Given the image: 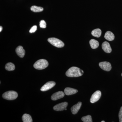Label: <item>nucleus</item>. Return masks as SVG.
Returning a JSON list of instances; mask_svg holds the SVG:
<instances>
[{"label":"nucleus","instance_id":"obj_1","mask_svg":"<svg viewBox=\"0 0 122 122\" xmlns=\"http://www.w3.org/2000/svg\"><path fill=\"white\" fill-rule=\"evenodd\" d=\"M83 71L78 67L73 66L68 70L66 72V75L70 77H80L83 74Z\"/></svg>","mask_w":122,"mask_h":122},{"label":"nucleus","instance_id":"obj_27","mask_svg":"<svg viewBox=\"0 0 122 122\" xmlns=\"http://www.w3.org/2000/svg\"></svg>","mask_w":122,"mask_h":122},{"label":"nucleus","instance_id":"obj_12","mask_svg":"<svg viewBox=\"0 0 122 122\" xmlns=\"http://www.w3.org/2000/svg\"><path fill=\"white\" fill-rule=\"evenodd\" d=\"M17 54L20 58H23L25 54V51L21 46H18L16 49Z\"/></svg>","mask_w":122,"mask_h":122},{"label":"nucleus","instance_id":"obj_21","mask_svg":"<svg viewBox=\"0 0 122 122\" xmlns=\"http://www.w3.org/2000/svg\"><path fill=\"white\" fill-rule=\"evenodd\" d=\"M39 25L41 28H45L46 27V23L45 20H42L40 21Z\"/></svg>","mask_w":122,"mask_h":122},{"label":"nucleus","instance_id":"obj_13","mask_svg":"<svg viewBox=\"0 0 122 122\" xmlns=\"http://www.w3.org/2000/svg\"><path fill=\"white\" fill-rule=\"evenodd\" d=\"M77 90L70 88L66 87L64 90V93L67 95H70L76 93L78 92Z\"/></svg>","mask_w":122,"mask_h":122},{"label":"nucleus","instance_id":"obj_19","mask_svg":"<svg viewBox=\"0 0 122 122\" xmlns=\"http://www.w3.org/2000/svg\"><path fill=\"white\" fill-rule=\"evenodd\" d=\"M30 10L34 12H39L43 11L44 8L42 7L33 5L30 8Z\"/></svg>","mask_w":122,"mask_h":122},{"label":"nucleus","instance_id":"obj_26","mask_svg":"<svg viewBox=\"0 0 122 122\" xmlns=\"http://www.w3.org/2000/svg\"><path fill=\"white\" fill-rule=\"evenodd\" d=\"M67 110V109H66H66H65V110Z\"/></svg>","mask_w":122,"mask_h":122},{"label":"nucleus","instance_id":"obj_2","mask_svg":"<svg viewBox=\"0 0 122 122\" xmlns=\"http://www.w3.org/2000/svg\"><path fill=\"white\" fill-rule=\"evenodd\" d=\"M49 65L48 61L46 59H39L36 62L34 65V67L36 69L41 70L47 68Z\"/></svg>","mask_w":122,"mask_h":122},{"label":"nucleus","instance_id":"obj_16","mask_svg":"<svg viewBox=\"0 0 122 122\" xmlns=\"http://www.w3.org/2000/svg\"><path fill=\"white\" fill-rule=\"evenodd\" d=\"M92 35L96 37H99L102 34V30L99 29H96L92 30Z\"/></svg>","mask_w":122,"mask_h":122},{"label":"nucleus","instance_id":"obj_9","mask_svg":"<svg viewBox=\"0 0 122 122\" xmlns=\"http://www.w3.org/2000/svg\"><path fill=\"white\" fill-rule=\"evenodd\" d=\"M65 96L64 92L62 91H59L53 94L51 96V99L53 100H56L63 97Z\"/></svg>","mask_w":122,"mask_h":122},{"label":"nucleus","instance_id":"obj_22","mask_svg":"<svg viewBox=\"0 0 122 122\" xmlns=\"http://www.w3.org/2000/svg\"><path fill=\"white\" fill-rule=\"evenodd\" d=\"M37 29V26L36 25H34L30 29L29 31L30 33H32L35 32Z\"/></svg>","mask_w":122,"mask_h":122},{"label":"nucleus","instance_id":"obj_7","mask_svg":"<svg viewBox=\"0 0 122 122\" xmlns=\"http://www.w3.org/2000/svg\"><path fill=\"white\" fill-rule=\"evenodd\" d=\"M101 94V92L100 91H97L95 92L92 95L90 100V102L91 103H94L97 102L100 98Z\"/></svg>","mask_w":122,"mask_h":122},{"label":"nucleus","instance_id":"obj_20","mask_svg":"<svg viewBox=\"0 0 122 122\" xmlns=\"http://www.w3.org/2000/svg\"><path fill=\"white\" fill-rule=\"evenodd\" d=\"M81 120L84 122H92V118L91 116L88 115L84 116L81 118Z\"/></svg>","mask_w":122,"mask_h":122},{"label":"nucleus","instance_id":"obj_5","mask_svg":"<svg viewBox=\"0 0 122 122\" xmlns=\"http://www.w3.org/2000/svg\"><path fill=\"white\" fill-rule=\"evenodd\" d=\"M99 65L100 68L105 71H110L112 69L111 64L108 62H100Z\"/></svg>","mask_w":122,"mask_h":122},{"label":"nucleus","instance_id":"obj_3","mask_svg":"<svg viewBox=\"0 0 122 122\" xmlns=\"http://www.w3.org/2000/svg\"><path fill=\"white\" fill-rule=\"evenodd\" d=\"M18 94L16 92L10 91L5 92L2 95V97L6 100H15L17 97Z\"/></svg>","mask_w":122,"mask_h":122},{"label":"nucleus","instance_id":"obj_24","mask_svg":"<svg viewBox=\"0 0 122 122\" xmlns=\"http://www.w3.org/2000/svg\"><path fill=\"white\" fill-rule=\"evenodd\" d=\"M2 30V27L1 26H0V32H1Z\"/></svg>","mask_w":122,"mask_h":122},{"label":"nucleus","instance_id":"obj_18","mask_svg":"<svg viewBox=\"0 0 122 122\" xmlns=\"http://www.w3.org/2000/svg\"><path fill=\"white\" fill-rule=\"evenodd\" d=\"M5 69L8 71H12L15 69V66L13 63L9 62L5 65Z\"/></svg>","mask_w":122,"mask_h":122},{"label":"nucleus","instance_id":"obj_25","mask_svg":"<svg viewBox=\"0 0 122 122\" xmlns=\"http://www.w3.org/2000/svg\"><path fill=\"white\" fill-rule=\"evenodd\" d=\"M105 122V121H102V122Z\"/></svg>","mask_w":122,"mask_h":122},{"label":"nucleus","instance_id":"obj_8","mask_svg":"<svg viewBox=\"0 0 122 122\" xmlns=\"http://www.w3.org/2000/svg\"><path fill=\"white\" fill-rule=\"evenodd\" d=\"M68 105V103L66 102L61 103L54 107L53 109L56 111H62L65 110Z\"/></svg>","mask_w":122,"mask_h":122},{"label":"nucleus","instance_id":"obj_14","mask_svg":"<svg viewBox=\"0 0 122 122\" xmlns=\"http://www.w3.org/2000/svg\"><path fill=\"white\" fill-rule=\"evenodd\" d=\"M105 38L107 41H111L114 39L115 36L113 33L111 31H108L105 33Z\"/></svg>","mask_w":122,"mask_h":122},{"label":"nucleus","instance_id":"obj_10","mask_svg":"<svg viewBox=\"0 0 122 122\" xmlns=\"http://www.w3.org/2000/svg\"><path fill=\"white\" fill-rule=\"evenodd\" d=\"M102 48L105 52L109 53L111 52L112 49L110 44L107 41H105L102 45Z\"/></svg>","mask_w":122,"mask_h":122},{"label":"nucleus","instance_id":"obj_6","mask_svg":"<svg viewBox=\"0 0 122 122\" xmlns=\"http://www.w3.org/2000/svg\"><path fill=\"white\" fill-rule=\"evenodd\" d=\"M56 85V83L53 81L46 82L41 87V91H46L52 89Z\"/></svg>","mask_w":122,"mask_h":122},{"label":"nucleus","instance_id":"obj_23","mask_svg":"<svg viewBox=\"0 0 122 122\" xmlns=\"http://www.w3.org/2000/svg\"><path fill=\"white\" fill-rule=\"evenodd\" d=\"M119 122H122V107L120 108V111L119 113Z\"/></svg>","mask_w":122,"mask_h":122},{"label":"nucleus","instance_id":"obj_11","mask_svg":"<svg viewBox=\"0 0 122 122\" xmlns=\"http://www.w3.org/2000/svg\"><path fill=\"white\" fill-rule=\"evenodd\" d=\"M82 103L79 102L77 103L73 106L71 108V111L73 114H76L81 109Z\"/></svg>","mask_w":122,"mask_h":122},{"label":"nucleus","instance_id":"obj_4","mask_svg":"<svg viewBox=\"0 0 122 122\" xmlns=\"http://www.w3.org/2000/svg\"><path fill=\"white\" fill-rule=\"evenodd\" d=\"M48 41L51 45L57 48H62L65 46L63 42L55 38H48Z\"/></svg>","mask_w":122,"mask_h":122},{"label":"nucleus","instance_id":"obj_15","mask_svg":"<svg viewBox=\"0 0 122 122\" xmlns=\"http://www.w3.org/2000/svg\"><path fill=\"white\" fill-rule=\"evenodd\" d=\"M90 44L91 48L93 49H96L99 46L98 42L94 39H92L90 41Z\"/></svg>","mask_w":122,"mask_h":122},{"label":"nucleus","instance_id":"obj_17","mask_svg":"<svg viewBox=\"0 0 122 122\" xmlns=\"http://www.w3.org/2000/svg\"><path fill=\"white\" fill-rule=\"evenodd\" d=\"M22 120L24 122H33L31 116L28 114H25L23 115L22 117Z\"/></svg>","mask_w":122,"mask_h":122}]
</instances>
